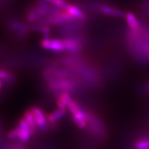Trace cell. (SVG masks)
<instances>
[{"label": "cell", "mask_w": 149, "mask_h": 149, "mask_svg": "<svg viewBox=\"0 0 149 149\" xmlns=\"http://www.w3.org/2000/svg\"><path fill=\"white\" fill-rule=\"evenodd\" d=\"M72 120L78 128L84 129L86 127L88 120H87V114L80 109L77 113L72 115Z\"/></svg>", "instance_id": "cell-4"}, {"label": "cell", "mask_w": 149, "mask_h": 149, "mask_svg": "<svg viewBox=\"0 0 149 149\" xmlns=\"http://www.w3.org/2000/svg\"><path fill=\"white\" fill-rule=\"evenodd\" d=\"M65 10L74 18H77L79 19H84L86 18L85 14L77 6L74 5L68 4Z\"/></svg>", "instance_id": "cell-5"}, {"label": "cell", "mask_w": 149, "mask_h": 149, "mask_svg": "<svg viewBox=\"0 0 149 149\" xmlns=\"http://www.w3.org/2000/svg\"><path fill=\"white\" fill-rule=\"evenodd\" d=\"M24 118L25 119V120L26 121L28 124H29L32 133H34L35 129H36L37 127L36 125V122H35L34 115H33L31 110H29V111H26L25 113H24Z\"/></svg>", "instance_id": "cell-9"}, {"label": "cell", "mask_w": 149, "mask_h": 149, "mask_svg": "<svg viewBox=\"0 0 149 149\" xmlns=\"http://www.w3.org/2000/svg\"><path fill=\"white\" fill-rule=\"evenodd\" d=\"M40 45L43 48L50 51L61 52L66 51L62 40H51V39H44L40 43Z\"/></svg>", "instance_id": "cell-1"}, {"label": "cell", "mask_w": 149, "mask_h": 149, "mask_svg": "<svg viewBox=\"0 0 149 149\" xmlns=\"http://www.w3.org/2000/svg\"><path fill=\"white\" fill-rule=\"evenodd\" d=\"M31 110L34 115L37 127L41 130L45 129L47 118L45 117L43 111L38 107H33Z\"/></svg>", "instance_id": "cell-3"}, {"label": "cell", "mask_w": 149, "mask_h": 149, "mask_svg": "<svg viewBox=\"0 0 149 149\" xmlns=\"http://www.w3.org/2000/svg\"><path fill=\"white\" fill-rule=\"evenodd\" d=\"M126 21H127V23L129 26V27L134 31H138L139 25L138 23V21L136 19L135 15L132 13L128 12L126 15Z\"/></svg>", "instance_id": "cell-10"}, {"label": "cell", "mask_w": 149, "mask_h": 149, "mask_svg": "<svg viewBox=\"0 0 149 149\" xmlns=\"http://www.w3.org/2000/svg\"><path fill=\"white\" fill-rule=\"evenodd\" d=\"M66 111H65V110L58 109L57 110H56V111H53V113L48 115L46 118H47V120L48 122H50L51 123H55L57 121H58L62 118L65 115V114H66Z\"/></svg>", "instance_id": "cell-7"}, {"label": "cell", "mask_w": 149, "mask_h": 149, "mask_svg": "<svg viewBox=\"0 0 149 149\" xmlns=\"http://www.w3.org/2000/svg\"><path fill=\"white\" fill-rule=\"evenodd\" d=\"M37 15H38L37 14V13L35 10L31 11V12L29 13V15H28V20L31 22H34L37 19Z\"/></svg>", "instance_id": "cell-14"}, {"label": "cell", "mask_w": 149, "mask_h": 149, "mask_svg": "<svg viewBox=\"0 0 149 149\" xmlns=\"http://www.w3.org/2000/svg\"><path fill=\"white\" fill-rule=\"evenodd\" d=\"M8 137L9 139H17L19 137V133H18V130L17 128H14L12 130H10V132L8 133Z\"/></svg>", "instance_id": "cell-13"}, {"label": "cell", "mask_w": 149, "mask_h": 149, "mask_svg": "<svg viewBox=\"0 0 149 149\" xmlns=\"http://www.w3.org/2000/svg\"><path fill=\"white\" fill-rule=\"evenodd\" d=\"M135 148V149H149V138L136 141Z\"/></svg>", "instance_id": "cell-11"}, {"label": "cell", "mask_w": 149, "mask_h": 149, "mask_svg": "<svg viewBox=\"0 0 149 149\" xmlns=\"http://www.w3.org/2000/svg\"><path fill=\"white\" fill-rule=\"evenodd\" d=\"M148 53H149V48H148Z\"/></svg>", "instance_id": "cell-16"}, {"label": "cell", "mask_w": 149, "mask_h": 149, "mask_svg": "<svg viewBox=\"0 0 149 149\" xmlns=\"http://www.w3.org/2000/svg\"><path fill=\"white\" fill-rule=\"evenodd\" d=\"M100 11L102 13L107 15L117 17H124V13L122 10L113 8V7L107 6H102L100 8Z\"/></svg>", "instance_id": "cell-6"}, {"label": "cell", "mask_w": 149, "mask_h": 149, "mask_svg": "<svg viewBox=\"0 0 149 149\" xmlns=\"http://www.w3.org/2000/svg\"><path fill=\"white\" fill-rule=\"evenodd\" d=\"M66 51L74 52L79 49V44L77 41L72 39H64L62 40Z\"/></svg>", "instance_id": "cell-8"}, {"label": "cell", "mask_w": 149, "mask_h": 149, "mask_svg": "<svg viewBox=\"0 0 149 149\" xmlns=\"http://www.w3.org/2000/svg\"><path fill=\"white\" fill-rule=\"evenodd\" d=\"M12 149H20V148H17V147H15V148H12Z\"/></svg>", "instance_id": "cell-15"}, {"label": "cell", "mask_w": 149, "mask_h": 149, "mask_svg": "<svg viewBox=\"0 0 149 149\" xmlns=\"http://www.w3.org/2000/svg\"><path fill=\"white\" fill-rule=\"evenodd\" d=\"M17 128L19 133L18 139H20L22 141H24V142L29 141L31 135L33 133L25 119L22 118L19 120L18 126Z\"/></svg>", "instance_id": "cell-2"}, {"label": "cell", "mask_w": 149, "mask_h": 149, "mask_svg": "<svg viewBox=\"0 0 149 149\" xmlns=\"http://www.w3.org/2000/svg\"><path fill=\"white\" fill-rule=\"evenodd\" d=\"M67 109L69 111L70 114L73 115L75 114V113H77L81 109H80L79 106H78L75 102L71 100V101L68 104V105H67Z\"/></svg>", "instance_id": "cell-12"}]
</instances>
